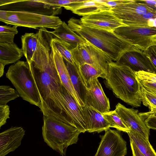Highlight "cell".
Segmentation results:
<instances>
[{"instance_id":"obj_20","label":"cell","mask_w":156,"mask_h":156,"mask_svg":"<svg viewBox=\"0 0 156 156\" xmlns=\"http://www.w3.org/2000/svg\"><path fill=\"white\" fill-rule=\"evenodd\" d=\"M50 32L55 37L65 42L69 46L70 50L75 48L78 44L86 41L73 31L64 21L62 22L54 31Z\"/></svg>"},{"instance_id":"obj_19","label":"cell","mask_w":156,"mask_h":156,"mask_svg":"<svg viewBox=\"0 0 156 156\" xmlns=\"http://www.w3.org/2000/svg\"><path fill=\"white\" fill-rule=\"evenodd\" d=\"M54 61L62 83L80 106L85 105L78 97L72 83L64 59L54 46L51 44Z\"/></svg>"},{"instance_id":"obj_21","label":"cell","mask_w":156,"mask_h":156,"mask_svg":"<svg viewBox=\"0 0 156 156\" xmlns=\"http://www.w3.org/2000/svg\"><path fill=\"white\" fill-rule=\"evenodd\" d=\"M73 85L80 100L85 105L87 88L80 73L78 68L64 60Z\"/></svg>"},{"instance_id":"obj_12","label":"cell","mask_w":156,"mask_h":156,"mask_svg":"<svg viewBox=\"0 0 156 156\" xmlns=\"http://www.w3.org/2000/svg\"><path fill=\"white\" fill-rule=\"evenodd\" d=\"M115 62L129 67L135 72L144 71L156 73V68L144 51L135 47L125 52Z\"/></svg>"},{"instance_id":"obj_8","label":"cell","mask_w":156,"mask_h":156,"mask_svg":"<svg viewBox=\"0 0 156 156\" xmlns=\"http://www.w3.org/2000/svg\"><path fill=\"white\" fill-rule=\"evenodd\" d=\"M62 7L50 5L42 0H0V10L26 12L56 16L61 14Z\"/></svg>"},{"instance_id":"obj_3","label":"cell","mask_w":156,"mask_h":156,"mask_svg":"<svg viewBox=\"0 0 156 156\" xmlns=\"http://www.w3.org/2000/svg\"><path fill=\"white\" fill-rule=\"evenodd\" d=\"M104 83L117 98L133 107L140 106V84L135 72L129 67L110 62Z\"/></svg>"},{"instance_id":"obj_35","label":"cell","mask_w":156,"mask_h":156,"mask_svg":"<svg viewBox=\"0 0 156 156\" xmlns=\"http://www.w3.org/2000/svg\"><path fill=\"white\" fill-rule=\"evenodd\" d=\"M15 35L0 33V43L8 44L13 43Z\"/></svg>"},{"instance_id":"obj_28","label":"cell","mask_w":156,"mask_h":156,"mask_svg":"<svg viewBox=\"0 0 156 156\" xmlns=\"http://www.w3.org/2000/svg\"><path fill=\"white\" fill-rule=\"evenodd\" d=\"M34 34V33H27L21 37L22 49L28 62L31 61L34 53L32 40Z\"/></svg>"},{"instance_id":"obj_38","label":"cell","mask_w":156,"mask_h":156,"mask_svg":"<svg viewBox=\"0 0 156 156\" xmlns=\"http://www.w3.org/2000/svg\"><path fill=\"white\" fill-rule=\"evenodd\" d=\"M142 119L150 129H156V119L149 117Z\"/></svg>"},{"instance_id":"obj_44","label":"cell","mask_w":156,"mask_h":156,"mask_svg":"<svg viewBox=\"0 0 156 156\" xmlns=\"http://www.w3.org/2000/svg\"><path fill=\"white\" fill-rule=\"evenodd\" d=\"M152 92L153 93V94H155V95H156V91H155V92Z\"/></svg>"},{"instance_id":"obj_10","label":"cell","mask_w":156,"mask_h":156,"mask_svg":"<svg viewBox=\"0 0 156 156\" xmlns=\"http://www.w3.org/2000/svg\"><path fill=\"white\" fill-rule=\"evenodd\" d=\"M101 141L94 156H125L127 144L118 130L110 128L100 135Z\"/></svg>"},{"instance_id":"obj_9","label":"cell","mask_w":156,"mask_h":156,"mask_svg":"<svg viewBox=\"0 0 156 156\" xmlns=\"http://www.w3.org/2000/svg\"><path fill=\"white\" fill-rule=\"evenodd\" d=\"M114 32L143 51L156 43V27L127 26L118 28Z\"/></svg>"},{"instance_id":"obj_43","label":"cell","mask_w":156,"mask_h":156,"mask_svg":"<svg viewBox=\"0 0 156 156\" xmlns=\"http://www.w3.org/2000/svg\"><path fill=\"white\" fill-rule=\"evenodd\" d=\"M5 66L0 63V77H1L3 75Z\"/></svg>"},{"instance_id":"obj_30","label":"cell","mask_w":156,"mask_h":156,"mask_svg":"<svg viewBox=\"0 0 156 156\" xmlns=\"http://www.w3.org/2000/svg\"><path fill=\"white\" fill-rule=\"evenodd\" d=\"M139 83V93L143 105L148 107L150 110L156 108V95L147 90Z\"/></svg>"},{"instance_id":"obj_41","label":"cell","mask_w":156,"mask_h":156,"mask_svg":"<svg viewBox=\"0 0 156 156\" xmlns=\"http://www.w3.org/2000/svg\"><path fill=\"white\" fill-rule=\"evenodd\" d=\"M138 2L144 3L156 11V0H137Z\"/></svg>"},{"instance_id":"obj_23","label":"cell","mask_w":156,"mask_h":156,"mask_svg":"<svg viewBox=\"0 0 156 156\" xmlns=\"http://www.w3.org/2000/svg\"><path fill=\"white\" fill-rule=\"evenodd\" d=\"M122 21L124 24L128 26L156 27V11L149 12L132 16Z\"/></svg>"},{"instance_id":"obj_42","label":"cell","mask_w":156,"mask_h":156,"mask_svg":"<svg viewBox=\"0 0 156 156\" xmlns=\"http://www.w3.org/2000/svg\"><path fill=\"white\" fill-rule=\"evenodd\" d=\"M38 39V33L37 32L36 33L34 34L32 37L33 49L34 52L37 45Z\"/></svg>"},{"instance_id":"obj_39","label":"cell","mask_w":156,"mask_h":156,"mask_svg":"<svg viewBox=\"0 0 156 156\" xmlns=\"http://www.w3.org/2000/svg\"><path fill=\"white\" fill-rule=\"evenodd\" d=\"M139 114L142 119L149 117L156 119V108L148 112L139 113Z\"/></svg>"},{"instance_id":"obj_29","label":"cell","mask_w":156,"mask_h":156,"mask_svg":"<svg viewBox=\"0 0 156 156\" xmlns=\"http://www.w3.org/2000/svg\"><path fill=\"white\" fill-rule=\"evenodd\" d=\"M20 96L17 91L10 86H0V105H6L9 101Z\"/></svg>"},{"instance_id":"obj_17","label":"cell","mask_w":156,"mask_h":156,"mask_svg":"<svg viewBox=\"0 0 156 156\" xmlns=\"http://www.w3.org/2000/svg\"><path fill=\"white\" fill-rule=\"evenodd\" d=\"M63 7L75 14L82 16L103 11L110 10L112 9L102 0H80L65 5Z\"/></svg>"},{"instance_id":"obj_4","label":"cell","mask_w":156,"mask_h":156,"mask_svg":"<svg viewBox=\"0 0 156 156\" xmlns=\"http://www.w3.org/2000/svg\"><path fill=\"white\" fill-rule=\"evenodd\" d=\"M42 133L44 142L61 156L67 147L76 144L81 132L76 127L51 116H44Z\"/></svg>"},{"instance_id":"obj_32","label":"cell","mask_w":156,"mask_h":156,"mask_svg":"<svg viewBox=\"0 0 156 156\" xmlns=\"http://www.w3.org/2000/svg\"><path fill=\"white\" fill-rule=\"evenodd\" d=\"M9 107L6 105H0V128L5 125L7 119L9 118Z\"/></svg>"},{"instance_id":"obj_2","label":"cell","mask_w":156,"mask_h":156,"mask_svg":"<svg viewBox=\"0 0 156 156\" xmlns=\"http://www.w3.org/2000/svg\"><path fill=\"white\" fill-rule=\"evenodd\" d=\"M69 27L87 41L106 54L116 62L126 51L135 47L126 38L114 32L86 27L80 19L73 17L68 21Z\"/></svg>"},{"instance_id":"obj_34","label":"cell","mask_w":156,"mask_h":156,"mask_svg":"<svg viewBox=\"0 0 156 156\" xmlns=\"http://www.w3.org/2000/svg\"><path fill=\"white\" fill-rule=\"evenodd\" d=\"M17 26H13L11 27L6 25L0 26V33H5L15 35L18 33Z\"/></svg>"},{"instance_id":"obj_6","label":"cell","mask_w":156,"mask_h":156,"mask_svg":"<svg viewBox=\"0 0 156 156\" xmlns=\"http://www.w3.org/2000/svg\"><path fill=\"white\" fill-rule=\"evenodd\" d=\"M0 21L8 24L34 29H55L63 21L58 16L19 11L0 10Z\"/></svg>"},{"instance_id":"obj_36","label":"cell","mask_w":156,"mask_h":156,"mask_svg":"<svg viewBox=\"0 0 156 156\" xmlns=\"http://www.w3.org/2000/svg\"><path fill=\"white\" fill-rule=\"evenodd\" d=\"M130 0H102L105 3L112 8L116 7L129 2Z\"/></svg>"},{"instance_id":"obj_7","label":"cell","mask_w":156,"mask_h":156,"mask_svg":"<svg viewBox=\"0 0 156 156\" xmlns=\"http://www.w3.org/2000/svg\"><path fill=\"white\" fill-rule=\"evenodd\" d=\"M70 51L77 66L90 64L107 75L108 64L113 61L99 48L86 41Z\"/></svg>"},{"instance_id":"obj_13","label":"cell","mask_w":156,"mask_h":156,"mask_svg":"<svg viewBox=\"0 0 156 156\" xmlns=\"http://www.w3.org/2000/svg\"><path fill=\"white\" fill-rule=\"evenodd\" d=\"M124 124L129 129L149 140V128L138 113V110L126 108L120 103L116 105L115 110Z\"/></svg>"},{"instance_id":"obj_27","label":"cell","mask_w":156,"mask_h":156,"mask_svg":"<svg viewBox=\"0 0 156 156\" xmlns=\"http://www.w3.org/2000/svg\"><path fill=\"white\" fill-rule=\"evenodd\" d=\"M102 114L109 123L111 127L127 133L129 131V129L124 124L115 110L109 111Z\"/></svg>"},{"instance_id":"obj_40","label":"cell","mask_w":156,"mask_h":156,"mask_svg":"<svg viewBox=\"0 0 156 156\" xmlns=\"http://www.w3.org/2000/svg\"><path fill=\"white\" fill-rule=\"evenodd\" d=\"M130 142L133 156H145L140 151L131 140H130Z\"/></svg>"},{"instance_id":"obj_26","label":"cell","mask_w":156,"mask_h":156,"mask_svg":"<svg viewBox=\"0 0 156 156\" xmlns=\"http://www.w3.org/2000/svg\"><path fill=\"white\" fill-rule=\"evenodd\" d=\"M51 43L61 55L64 59L73 65H76L68 45L61 40L53 37Z\"/></svg>"},{"instance_id":"obj_5","label":"cell","mask_w":156,"mask_h":156,"mask_svg":"<svg viewBox=\"0 0 156 156\" xmlns=\"http://www.w3.org/2000/svg\"><path fill=\"white\" fill-rule=\"evenodd\" d=\"M6 76L23 100L41 108L40 95L27 61H19L10 66Z\"/></svg>"},{"instance_id":"obj_25","label":"cell","mask_w":156,"mask_h":156,"mask_svg":"<svg viewBox=\"0 0 156 156\" xmlns=\"http://www.w3.org/2000/svg\"><path fill=\"white\" fill-rule=\"evenodd\" d=\"M80 73L87 88L91 82L95 79L101 77L105 79L107 74L94 66L84 64L78 67Z\"/></svg>"},{"instance_id":"obj_11","label":"cell","mask_w":156,"mask_h":156,"mask_svg":"<svg viewBox=\"0 0 156 156\" xmlns=\"http://www.w3.org/2000/svg\"><path fill=\"white\" fill-rule=\"evenodd\" d=\"M80 20L86 27L112 32L119 27L127 26L111 10L83 16Z\"/></svg>"},{"instance_id":"obj_24","label":"cell","mask_w":156,"mask_h":156,"mask_svg":"<svg viewBox=\"0 0 156 156\" xmlns=\"http://www.w3.org/2000/svg\"><path fill=\"white\" fill-rule=\"evenodd\" d=\"M130 140L145 156H156V152L150 143L149 140L143 136L132 130L128 132Z\"/></svg>"},{"instance_id":"obj_16","label":"cell","mask_w":156,"mask_h":156,"mask_svg":"<svg viewBox=\"0 0 156 156\" xmlns=\"http://www.w3.org/2000/svg\"><path fill=\"white\" fill-rule=\"evenodd\" d=\"M81 109L83 117L88 128L87 132L99 133L111 127L102 113L92 107L85 105L81 107Z\"/></svg>"},{"instance_id":"obj_31","label":"cell","mask_w":156,"mask_h":156,"mask_svg":"<svg viewBox=\"0 0 156 156\" xmlns=\"http://www.w3.org/2000/svg\"><path fill=\"white\" fill-rule=\"evenodd\" d=\"M137 80L156 83V73L144 71L135 72Z\"/></svg>"},{"instance_id":"obj_15","label":"cell","mask_w":156,"mask_h":156,"mask_svg":"<svg viewBox=\"0 0 156 156\" xmlns=\"http://www.w3.org/2000/svg\"><path fill=\"white\" fill-rule=\"evenodd\" d=\"M25 131L21 127H12L0 133V156H5L21 145Z\"/></svg>"},{"instance_id":"obj_1","label":"cell","mask_w":156,"mask_h":156,"mask_svg":"<svg viewBox=\"0 0 156 156\" xmlns=\"http://www.w3.org/2000/svg\"><path fill=\"white\" fill-rule=\"evenodd\" d=\"M37 32L36 47L28 63L40 95L41 111L44 116L54 117L71 125L68 109L62 94V84L51 46L53 35L44 28L39 29Z\"/></svg>"},{"instance_id":"obj_33","label":"cell","mask_w":156,"mask_h":156,"mask_svg":"<svg viewBox=\"0 0 156 156\" xmlns=\"http://www.w3.org/2000/svg\"><path fill=\"white\" fill-rule=\"evenodd\" d=\"M144 51L150 58L156 68V43L154 45L151 46Z\"/></svg>"},{"instance_id":"obj_14","label":"cell","mask_w":156,"mask_h":156,"mask_svg":"<svg viewBox=\"0 0 156 156\" xmlns=\"http://www.w3.org/2000/svg\"><path fill=\"white\" fill-rule=\"evenodd\" d=\"M87 88L85 105L92 107L102 114L109 112L110 109L109 100L98 78L92 80Z\"/></svg>"},{"instance_id":"obj_37","label":"cell","mask_w":156,"mask_h":156,"mask_svg":"<svg viewBox=\"0 0 156 156\" xmlns=\"http://www.w3.org/2000/svg\"><path fill=\"white\" fill-rule=\"evenodd\" d=\"M137 80L147 90L151 92L156 91V83Z\"/></svg>"},{"instance_id":"obj_22","label":"cell","mask_w":156,"mask_h":156,"mask_svg":"<svg viewBox=\"0 0 156 156\" xmlns=\"http://www.w3.org/2000/svg\"><path fill=\"white\" fill-rule=\"evenodd\" d=\"M23 55L22 49L14 42L0 43V63L5 66L17 62Z\"/></svg>"},{"instance_id":"obj_18","label":"cell","mask_w":156,"mask_h":156,"mask_svg":"<svg viewBox=\"0 0 156 156\" xmlns=\"http://www.w3.org/2000/svg\"><path fill=\"white\" fill-rule=\"evenodd\" d=\"M111 10L122 21L128 18L154 11L146 4L134 0H130L127 3L112 8Z\"/></svg>"}]
</instances>
